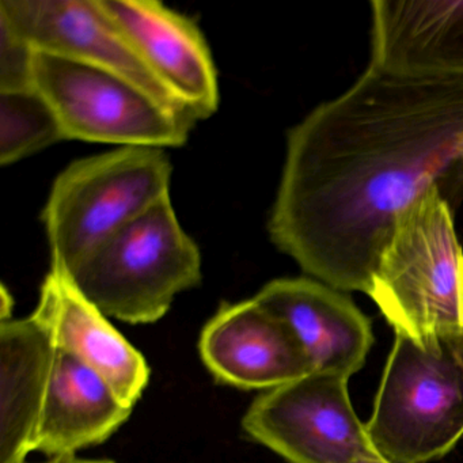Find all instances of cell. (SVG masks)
I'll use <instances>...</instances> for the list:
<instances>
[{
	"label": "cell",
	"instance_id": "cell-11",
	"mask_svg": "<svg viewBox=\"0 0 463 463\" xmlns=\"http://www.w3.org/2000/svg\"><path fill=\"white\" fill-rule=\"evenodd\" d=\"M254 298L291 327L313 373L349 379L364 367L373 326L345 292L300 276L275 279Z\"/></svg>",
	"mask_w": 463,
	"mask_h": 463
},
{
	"label": "cell",
	"instance_id": "cell-14",
	"mask_svg": "<svg viewBox=\"0 0 463 463\" xmlns=\"http://www.w3.org/2000/svg\"><path fill=\"white\" fill-rule=\"evenodd\" d=\"M132 411L96 371L58 349L34 451L50 459L75 457L108 440L128 421Z\"/></svg>",
	"mask_w": 463,
	"mask_h": 463
},
{
	"label": "cell",
	"instance_id": "cell-16",
	"mask_svg": "<svg viewBox=\"0 0 463 463\" xmlns=\"http://www.w3.org/2000/svg\"><path fill=\"white\" fill-rule=\"evenodd\" d=\"M61 140L58 118L34 89L0 91V164H15Z\"/></svg>",
	"mask_w": 463,
	"mask_h": 463
},
{
	"label": "cell",
	"instance_id": "cell-4",
	"mask_svg": "<svg viewBox=\"0 0 463 463\" xmlns=\"http://www.w3.org/2000/svg\"><path fill=\"white\" fill-rule=\"evenodd\" d=\"M67 273L105 316L126 324H154L166 316L177 295L199 286L202 254L167 199Z\"/></svg>",
	"mask_w": 463,
	"mask_h": 463
},
{
	"label": "cell",
	"instance_id": "cell-17",
	"mask_svg": "<svg viewBox=\"0 0 463 463\" xmlns=\"http://www.w3.org/2000/svg\"><path fill=\"white\" fill-rule=\"evenodd\" d=\"M34 50L0 23V91L33 90Z\"/></svg>",
	"mask_w": 463,
	"mask_h": 463
},
{
	"label": "cell",
	"instance_id": "cell-1",
	"mask_svg": "<svg viewBox=\"0 0 463 463\" xmlns=\"http://www.w3.org/2000/svg\"><path fill=\"white\" fill-rule=\"evenodd\" d=\"M457 181L463 185V74L368 66L289 129L268 232L308 278L367 295L398 213Z\"/></svg>",
	"mask_w": 463,
	"mask_h": 463
},
{
	"label": "cell",
	"instance_id": "cell-19",
	"mask_svg": "<svg viewBox=\"0 0 463 463\" xmlns=\"http://www.w3.org/2000/svg\"><path fill=\"white\" fill-rule=\"evenodd\" d=\"M44 463H116L109 459H86V458L64 457V458H51L48 462Z\"/></svg>",
	"mask_w": 463,
	"mask_h": 463
},
{
	"label": "cell",
	"instance_id": "cell-6",
	"mask_svg": "<svg viewBox=\"0 0 463 463\" xmlns=\"http://www.w3.org/2000/svg\"><path fill=\"white\" fill-rule=\"evenodd\" d=\"M32 85L66 140L165 150L185 145L196 124L121 75L40 51Z\"/></svg>",
	"mask_w": 463,
	"mask_h": 463
},
{
	"label": "cell",
	"instance_id": "cell-12",
	"mask_svg": "<svg viewBox=\"0 0 463 463\" xmlns=\"http://www.w3.org/2000/svg\"><path fill=\"white\" fill-rule=\"evenodd\" d=\"M32 316L59 351L96 371L126 405H137L150 382L147 360L78 289L66 270L51 267Z\"/></svg>",
	"mask_w": 463,
	"mask_h": 463
},
{
	"label": "cell",
	"instance_id": "cell-10",
	"mask_svg": "<svg viewBox=\"0 0 463 463\" xmlns=\"http://www.w3.org/2000/svg\"><path fill=\"white\" fill-rule=\"evenodd\" d=\"M199 352L216 381L237 389L269 392L313 373L291 327L256 298L223 303L203 327Z\"/></svg>",
	"mask_w": 463,
	"mask_h": 463
},
{
	"label": "cell",
	"instance_id": "cell-2",
	"mask_svg": "<svg viewBox=\"0 0 463 463\" xmlns=\"http://www.w3.org/2000/svg\"><path fill=\"white\" fill-rule=\"evenodd\" d=\"M367 295L395 335L424 343L463 332V248L439 186L398 213Z\"/></svg>",
	"mask_w": 463,
	"mask_h": 463
},
{
	"label": "cell",
	"instance_id": "cell-5",
	"mask_svg": "<svg viewBox=\"0 0 463 463\" xmlns=\"http://www.w3.org/2000/svg\"><path fill=\"white\" fill-rule=\"evenodd\" d=\"M165 150L121 147L72 162L53 183L43 223L51 267L70 272L108 238L170 199Z\"/></svg>",
	"mask_w": 463,
	"mask_h": 463
},
{
	"label": "cell",
	"instance_id": "cell-9",
	"mask_svg": "<svg viewBox=\"0 0 463 463\" xmlns=\"http://www.w3.org/2000/svg\"><path fill=\"white\" fill-rule=\"evenodd\" d=\"M165 90L196 121L219 108L218 72L199 26L156 0H99Z\"/></svg>",
	"mask_w": 463,
	"mask_h": 463
},
{
	"label": "cell",
	"instance_id": "cell-7",
	"mask_svg": "<svg viewBox=\"0 0 463 463\" xmlns=\"http://www.w3.org/2000/svg\"><path fill=\"white\" fill-rule=\"evenodd\" d=\"M348 381L310 373L264 392L243 414V432L288 463H352L373 457L378 452L352 405Z\"/></svg>",
	"mask_w": 463,
	"mask_h": 463
},
{
	"label": "cell",
	"instance_id": "cell-3",
	"mask_svg": "<svg viewBox=\"0 0 463 463\" xmlns=\"http://www.w3.org/2000/svg\"><path fill=\"white\" fill-rule=\"evenodd\" d=\"M365 428L394 463L449 454L463 438V332L424 343L395 335Z\"/></svg>",
	"mask_w": 463,
	"mask_h": 463
},
{
	"label": "cell",
	"instance_id": "cell-15",
	"mask_svg": "<svg viewBox=\"0 0 463 463\" xmlns=\"http://www.w3.org/2000/svg\"><path fill=\"white\" fill-rule=\"evenodd\" d=\"M58 348L33 316L0 322V463L34 451Z\"/></svg>",
	"mask_w": 463,
	"mask_h": 463
},
{
	"label": "cell",
	"instance_id": "cell-18",
	"mask_svg": "<svg viewBox=\"0 0 463 463\" xmlns=\"http://www.w3.org/2000/svg\"><path fill=\"white\" fill-rule=\"evenodd\" d=\"M13 308H14V300H13L12 294L4 286L2 294H0V322L13 318Z\"/></svg>",
	"mask_w": 463,
	"mask_h": 463
},
{
	"label": "cell",
	"instance_id": "cell-8",
	"mask_svg": "<svg viewBox=\"0 0 463 463\" xmlns=\"http://www.w3.org/2000/svg\"><path fill=\"white\" fill-rule=\"evenodd\" d=\"M0 23L34 51L121 75L196 121L148 71L99 0H2Z\"/></svg>",
	"mask_w": 463,
	"mask_h": 463
},
{
	"label": "cell",
	"instance_id": "cell-20",
	"mask_svg": "<svg viewBox=\"0 0 463 463\" xmlns=\"http://www.w3.org/2000/svg\"><path fill=\"white\" fill-rule=\"evenodd\" d=\"M352 463H394L381 455H373V457L362 458V459L354 460Z\"/></svg>",
	"mask_w": 463,
	"mask_h": 463
},
{
	"label": "cell",
	"instance_id": "cell-13",
	"mask_svg": "<svg viewBox=\"0 0 463 463\" xmlns=\"http://www.w3.org/2000/svg\"><path fill=\"white\" fill-rule=\"evenodd\" d=\"M371 61L392 74H463V0H373Z\"/></svg>",
	"mask_w": 463,
	"mask_h": 463
}]
</instances>
